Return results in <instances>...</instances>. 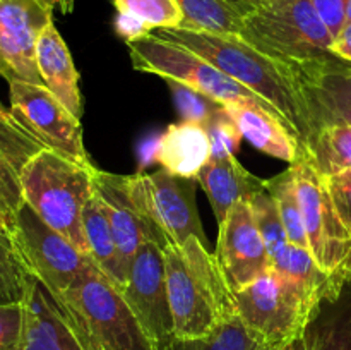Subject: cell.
Here are the masks:
<instances>
[{"mask_svg": "<svg viewBox=\"0 0 351 350\" xmlns=\"http://www.w3.org/2000/svg\"><path fill=\"white\" fill-rule=\"evenodd\" d=\"M154 34L189 48L274 106L295 130L305 153L315 130V120L297 67L263 54L239 34H218L187 27L158 30Z\"/></svg>", "mask_w": 351, "mask_h": 350, "instance_id": "obj_1", "label": "cell"}, {"mask_svg": "<svg viewBox=\"0 0 351 350\" xmlns=\"http://www.w3.org/2000/svg\"><path fill=\"white\" fill-rule=\"evenodd\" d=\"M163 256L173 336L208 335L223 319L237 314L216 256L197 237L182 246L163 247Z\"/></svg>", "mask_w": 351, "mask_h": 350, "instance_id": "obj_2", "label": "cell"}, {"mask_svg": "<svg viewBox=\"0 0 351 350\" xmlns=\"http://www.w3.org/2000/svg\"><path fill=\"white\" fill-rule=\"evenodd\" d=\"M95 163H79L50 148H43L27 161L21 175L24 202L48 226L88 256L82 209L95 194Z\"/></svg>", "mask_w": 351, "mask_h": 350, "instance_id": "obj_3", "label": "cell"}, {"mask_svg": "<svg viewBox=\"0 0 351 350\" xmlns=\"http://www.w3.org/2000/svg\"><path fill=\"white\" fill-rule=\"evenodd\" d=\"M242 36L263 54L302 69L335 60V38L311 0H276L243 17Z\"/></svg>", "mask_w": 351, "mask_h": 350, "instance_id": "obj_4", "label": "cell"}, {"mask_svg": "<svg viewBox=\"0 0 351 350\" xmlns=\"http://www.w3.org/2000/svg\"><path fill=\"white\" fill-rule=\"evenodd\" d=\"M55 299L84 325L103 350H156V343L134 314L122 288L95 263Z\"/></svg>", "mask_w": 351, "mask_h": 350, "instance_id": "obj_5", "label": "cell"}, {"mask_svg": "<svg viewBox=\"0 0 351 350\" xmlns=\"http://www.w3.org/2000/svg\"><path fill=\"white\" fill-rule=\"evenodd\" d=\"M127 47L136 71L161 75L163 79H173L221 105L254 103L278 113V110L261 96L182 45L151 33L136 41H129Z\"/></svg>", "mask_w": 351, "mask_h": 350, "instance_id": "obj_6", "label": "cell"}, {"mask_svg": "<svg viewBox=\"0 0 351 350\" xmlns=\"http://www.w3.org/2000/svg\"><path fill=\"white\" fill-rule=\"evenodd\" d=\"M130 198L147 222L160 233L163 247L182 246L197 237L208 246L195 205V178H184L167 170L125 175Z\"/></svg>", "mask_w": 351, "mask_h": 350, "instance_id": "obj_7", "label": "cell"}, {"mask_svg": "<svg viewBox=\"0 0 351 350\" xmlns=\"http://www.w3.org/2000/svg\"><path fill=\"white\" fill-rule=\"evenodd\" d=\"M232 295L243 325L274 350L302 336L312 314L302 295L273 268Z\"/></svg>", "mask_w": 351, "mask_h": 350, "instance_id": "obj_8", "label": "cell"}, {"mask_svg": "<svg viewBox=\"0 0 351 350\" xmlns=\"http://www.w3.org/2000/svg\"><path fill=\"white\" fill-rule=\"evenodd\" d=\"M291 168L295 172L308 250L326 273L351 280V235L332 205L324 177L307 158L291 163Z\"/></svg>", "mask_w": 351, "mask_h": 350, "instance_id": "obj_9", "label": "cell"}, {"mask_svg": "<svg viewBox=\"0 0 351 350\" xmlns=\"http://www.w3.org/2000/svg\"><path fill=\"white\" fill-rule=\"evenodd\" d=\"M12 237L31 273L55 297L69 290L93 264L88 254L48 226L26 202L17 211Z\"/></svg>", "mask_w": 351, "mask_h": 350, "instance_id": "obj_10", "label": "cell"}, {"mask_svg": "<svg viewBox=\"0 0 351 350\" xmlns=\"http://www.w3.org/2000/svg\"><path fill=\"white\" fill-rule=\"evenodd\" d=\"M10 112L45 148L71 160L93 165L84 148L81 120L75 119L45 84L9 82Z\"/></svg>", "mask_w": 351, "mask_h": 350, "instance_id": "obj_11", "label": "cell"}, {"mask_svg": "<svg viewBox=\"0 0 351 350\" xmlns=\"http://www.w3.org/2000/svg\"><path fill=\"white\" fill-rule=\"evenodd\" d=\"M122 294L154 343L173 336L163 247L146 242L130 259Z\"/></svg>", "mask_w": 351, "mask_h": 350, "instance_id": "obj_12", "label": "cell"}, {"mask_svg": "<svg viewBox=\"0 0 351 350\" xmlns=\"http://www.w3.org/2000/svg\"><path fill=\"white\" fill-rule=\"evenodd\" d=\"M218 226L215 256L230 290H242L271 270L269 254L249 201L237 202Z\"/></svg>", "mask_w": 351, "mask_h": 350, "instance_id": "obj_13", "label": "cell"}, {"mask_svg": "<svg viewBox=\"0 0 351 350\" xmlns=\"http://www.w3.org/2000/svg\"><path fill=\"white\" fill-rule=\"evenodd\" d=\"M53 14L36 0H0V75L7 82L43 84L36 65V41Z\"/></svg>", "mask_w": 351, "mask_h": 350, "instance_id": "obj_14", "label": "cell"}, {"mask_svg": "<svg viewBox=\"0 0 351 350\" xmlns=\"http://www.w3.org/2000/svg\"><path fill=\"white\" fill-rule=\"evenodd\" d=\"M93 184L108 213L127 280V268L134 254L146 242H156L163 247V240L130 198L125 175L110 174L96 167L93 170Z\"/></svg>", "mask_w": 351, "mask_h": 350, "instance_id": "obj_15", "label": "cell"}, {"mask_svg": "<svg viewBox=\"0 0 351 350\" xmlns=\"http://www.w3.org/2000/svg\"><path fill=\"white\" fill-rule=\"evenodd\" d=\"M45 148L10 110L0 112V229L12 233L23 206L21 175L27 161Z\"/></svg>", "mask_w": 351, "mask_h": 350, "instance_id": "obj_16", "label": "cell"}, {"mask_svg": "<svg viewBox=\"0 0 351 350\" xmlns=\"http://www.w3.org/2000/svg\"><path fill=\"white\" fill-rule=\"evenodd\" d=\"M19 350H84L60 302L34 277L23 302Z\"/></svg>", "mask_w": 351, "mask_h": 350, "instance_id": "obj_17", "label": "cell"}, {"mask_svg": "<svg viewBox=\"0 0 351 350\" xmlns=\"http://www.w3.org/2000/svg\"><path fill=\"white\" fill-rule=\"evenodd\" d=\"M298 71L314 112L315 129L324 122L351 126V64L335 58Z\"/></svg>", "mask_w": 351, "mask_h": 350, "instance_id": "obj_18", "label": "cell"}, {"mask_svg": "<svg viewBox=\"0 0 351 350\" xmlns=\"http://www.w3.org/2000/svg\"><path fill=\"white\" fill-rule=\"evenodd\" d=\"M225 108L242 136L261 153L288 161L290 165L304 156L295 130L276 112L254 103H228Z\"/></svg>", "mask_w": 351, "mask_h": 350, "instance_id": "obj_19", "label": "cell"}, {"mask_svg": "<svg viewBox=\"0 0 351 350\" xmlns=\"http://www.w3.org/2000/svg\"><path fill=\"white\" fill-rule=\"evenodd\" d=\"M151 158L177 177L197 180L213 158L208 130L202 124L189 120L171 124L153 146Z\"/></svg>", "mask_w": 351, "mask_h": 350, "instance_id": "obj_20", "label": "cell"}, {"mask_svg": "<svg viewBox=\"0 0 351 350\" xmlns=\"http://www.w3.org/2000/svg\"><path fill=\"white\" fill-rule=\"evenodd\" d=\"M36 65L43 84L75 117L82 119V98L79 72L69 47L55 27L53 19L41 30L36 41Z\"/></svg>", "mask_w": 351, "mask_h": 350, "instance_id": "obj_21", "label": "cell"}, {"mask_svg": "<svg viewBox=\"0 0 351 350\" xmlns=\"http://www.w3.org/2000/svg\"><path fill=\"white\" fill-rule=\"evenodd\" d=\"M197 184L208 194L218 223L225 220L237 202L250 201L266 191V178L250 174L235 156L211 158L199 174Z\"/></svg>", "mask_w": 351, "mask_h": 350, "instance_id": "obj_22", "label": "cell"}, {"mask_svg": "<svg viewBox=\"0 0 351 350\" xmlns=\"http://www.w3.org/2000/svg\"><path fill=\"white\" fill-rule=\"evenodd\" d=\"M302 340L304 350H351V280L321 299Z\"/></svg>", "mask_w": 351, "mask_h": 350, "instance_id": "obj_23", "label": "cell"}, {"mask_svg": "<svg viewBox=\"0 0 351 350\" xmlns=\"http://www.w3.org/2000/svg\"><path fill=\"white\" fill-rule=\"evenodd\" d=\"M271 268L302 295V299L307 302L312 311L324 295H328L336 287L348 281L326 273L315 263L311 250L304 249V247H297L293 244H290L271 263Z\"/></svg>", "mask_w": 351, "mask_h": 350, "instance_id": "obj_24", "label": "cell"}, {"mask_svg": "<svg viewBox=\"0 0 351 350\" xmlns=\"http://www.w3.org/2000/svg\"><path fill=\"white\" fill-rule=\"evenodd\" d=\"M113 5L115 30L125 43L147 36L153 30H171L184 23L177 0H113Z\"/></svg>", "mask_w": 351, "mask_h": 350, "instance_id": "obj_25", "label": "cell"}, {"mask_svg": "<svg viewBox=\"0 0 351 350\" xmlns=\"http://www.w3.org/2000/svg\"><path fill=\"white\" fill-rule=\"evenodd\" d=\"M82 230H84L86 246L93 263L112 278L120 288L125 285V270L117 249L115 235L110 225L108 213L103 206L99 196L93 194L82 209Z\"/></svg>", "mask_w": 351, "mask_h": 350, "instance_id": "obj_26", "label": "cell"}, {"mask_svg": "<svg viewBox=\"0 0 351 350\" xmlns=\"http://www.w3.org/2000/svg\"><path fill=\"white\" fill-rule=\"evenodd\" d=\"M302 158L322 175L351 170V126L346 122H324L308 139Z\"/></svg>", "mask_w": 351, "mask_h": 350, "instance_id": "obj_27", "label": "cell"}, {"mask_svg": "<svg viewBox=\"0 0 351 350\" xmlns=\"http://www.w3.org/2000/svg\"><path fill=\"white\" fill-rule=\"evenodd\" d=\"M156 350H274L250 331L237 314L223 319L208 335L195 338L170 336L158 343Z\"/></svg>", "mask_w": 351, "mask_h": 350, "instance_id": "obj_28", "label": "cell"}, {"mask_svg": "<svg viewBox=\"0 0 351 350\" xmlns=\"http://www.w3.org/2000/svg\"><path fill=\"white\" fill-rule=\"evenodd\" d=\"M184 23L180 27L218 34H240L243 14L233 0H177Z\"/></svg>", "mask_w": 351, "mask_h": 350, "instance_id": "obj_29", "label": "cell"}, {"mask_svg": "<svg viewBox=\"0 0 351 350\" xmlns=\"http://www.w3.org/2000/svg\"><path fill=\"white\" fill-rule=\"evenodd\" d=\"M33 280L12 233L0 229V304H23Z\"/></svg>", "mask_w": 351, "mask_h": 350, "instance_id": "obj_30", "label": "cell"}, {"mask_svg": "<svg viewBox=\"0 0 351 350\" xmlns=\"http://www.w3.org/2000/svg\"><path fill=\"white\" fill-rule=\"evenodd\" d=\"M266 189L271 192L280 208L281 220H283L285 230L290 244L297 247L308 249L307 233H305L304 218H302L300 201L297 194V182H295V172L290 167L280 175L273 178H266Z\"/></svg>", "mask_w": 351, "mask_h": 350, "instance_id": "obj_31", "label": "cell"}, {"mask_svg": "<svg viewBox=\"0 0 351 350\" xmlns=\"http://www.w3.org/2000/svg\"><path fill=\"white\" fill-rule=\"evenodd\" d=\"M249 202L250 208H252L256 225L259 229L261 235H263L267 254H269V259L273 263L290 246V240H288L287 230H285L283 220H281L278 202L267 189L259 192L257 196H254Z\"/></svg>", "mask_w": 351, "mask_h": 350, "instance_id": "obj_32", "label": "cell"}, {"mask_svg": "<svg viewBox=\"0 0 351 350\" xmlns=\"http://www.w3.org/2000/svg\"><path fill=\"white\" fill-rule=\"evenodd\" d=\"M204 127L208 130L209 143H211L213 158L235 156L243 136L230 117V113L226 112L225 105L213 113L211 119L204 124Z\"/></svg>", "mask_w": 351, "mask_h": 350, "instance_id": "obj_33", "label": "cell"}, {"mask_svg": "<svg viewBox=\"0 0 351 350\" xmlns=\"http://www.w3.org/2000/svg\"><path fill=\"white\" fill-rule=\"evenodd\" d=\"M165 81L170 86L171 93H173L175 103H177L178 106L182 120L197 122L204 126V124L211 119L213 113L223 106L221 103L208 98L206 95L189 88V86L182 84V82L173 81V79H165Z\"/></svg>", "mask_w": 351, "mask_h": 350, "instance_id": "obj_34", "label": "cell"}, {"mask_svg": "<svg viewBox=\"0 0 351 350\" xmlns=\"http://www.w3.org/2000/svg\"><path fill=\"white\" fill-rule=\"evenodd\" d=\"M23 325V304H0V350H19Z\"/></svg>", "mask_w": 351, "mask_h": 350, "instance_id": "obj_35", "label": "cell"}, {"mask_svg": "<svg viewBox=\"0 0 351 350\" xmlns=\"http://www.w3.org/2000/svg\"><path fill=\"white\" fill-rule=\"evenodd\" d=\"M324 182L332 205L351 235V170L324 177Z\"/></svg>", "mask_w": 351, "mask_h": 350, "instance_id": "obj_36", "label": "cell"}, {"mask_svg": "<svg viewBox=\"0 0 351 350\" xmlns=\"http://www.w3.org/2000/svg\"><path fill=\"white\" fill-rule=\"evenodd\" d=\"M311 3L332 38L338 36L346 24L348 0H311Z\"/></svg>", "mask_w": 351, "mask_h": 350, "instance_id": "obj_37", "label": "cell"}, {"mask_svg": "<svg viewBox=\"0 0 351 350\" xmlns=\"http://www.w3.org/2000/svg\"><path fill=\"white\" fill-rule=\"evenodd\" d=\"M332 54L338 58H341V60L351 64V23H346L341 33L335 38Z\"/></svg>", "mask_w": 351, "mask_h": 350, "instance_id": "obj_38", "label": "cell"}, {"mask_svg": "<svg viewBox=\"0 0 351 350\" xmlns=\"http://www.w3.org/2000/svg\"><path fill=\"white\" fill-rule=\"evenodd\" d=\"M62 307H64V305H62ZM65 312H67L69 319H71V323H72V328H74L75 335H77L79 342H81V345L84 347V350H103V347L99 345V343L96 342V340L93 338L91 335H89V331L84 328V325H82V323L79 321V319L75 318V316L72 314V312L69 311V309H65Z\"/></svg>", "mask_w": 351, "mask_h": 350, "instance_id": "obj_39", "label": "cell"}, {"mask_svg": "<svg viewBox=\"0 0 351 350\" xmlns=\"http://www.w3.org/2000/svg\"><path fill=\"white\" fill-rule=\"evenodd\" d=\"M274 2H276V0H233V3L242 10L243 16H247L249 12H254V10L263 9V7L271 5V3Z\"/></svg>", "mask_w": 351, "mask_h": 350, "instance_id": "obj_40", "label": "cell"}, {"mask_svg": "<svg viewBox=\"0 0 351 350\" xmlns=\"http://www.w3.org/2000/svg\"><path fill=\"white\" fill-rule=\"evenodd\" d=\"M36 2L40 3L43 9H47L48 12H51V14H53L55 9H58V7H60V0H36Z\"/></svg>", "mask_w": 351, "mask_h": 350, "instance_id": "obj_41", "label": "cell"}, {"mask_svg": "<svg viewBox=\"0 0 351 350\" xmlns=\"http://www.w3.org/2000/svg\"><path fill=\"white\" fill-rule=\"evenodd\" d=\"M74 5H75V0H60V7H58V10H60L62 14H71L72 10H74Z\"/></svg>", "mask_w": 351, "mask_h": 350, "instance_id": "obj_42", "label": "cell"}, {"mask_svg": "<svg viewBox=\"0 0 351 350\" xmlns=\"http://www.w3.org/2000/svg\"><path fill=\"white\" fill-rule=\"evenodd\" d=\"M278 350H302V336H298L297 340L287 343V345H283L281 349H278Z\"/></svg>", "mask_w": 351, "mask_h": 350, "instance_id": "obj_43", "label": "cell"}, {"mask_svg": "<svg viewBox=\"0 0 351 350\" xmlns=\"http://www.w3.org/2000/svg\"><path fill=\"white\" fill-rule=\"evenodd\" d=\"M346 23H351V0H348V10H346Z\"/></svg>", "mask_w": 351, "mask_h": 350, "instance_id": "obj_44", "label": "cell"}, {"mask_svg": "<svg viewBox=\"0 0 351 350\" xmlns=\"http://www.w3.org/2000/svg\"><path fill=\"white\" fill-rule=\"evenodd\" d=\"M2 110H5V108H3V105H2V102H0V112H2Z\"/></svg>", "mask_w": 351, "mask_h": 350, "instance_id": "obj_45", "label": "cell"}, {"mask_svg": "<svg viewBox=\"0 0 351 350\" xmlns=\"http://www.w3.org/2000/svg\"><path fill=\"white\" fill-rule=\"evenodd\" d=\"M302 350H304V340H302Z\"/></svg>", "mask_w": 351, "mask_h": 350, "instance_id": "obj_46", "label": "cell"}]
</instances>
